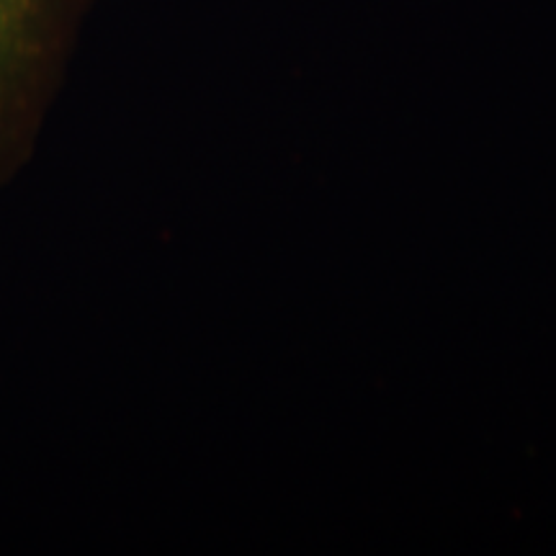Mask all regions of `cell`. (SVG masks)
I'll list each match as a JSON object with an SVG mask.
<instances>
[{
	"mask_svg": "<svg viewBox=\"0 0 556 556\" xmlns=\"http://www.w3.org/2000/svg\"><path fill=\"white\" fill-rule=\"evenodd\" d=\"M86 0H0V186L29 163Z\"/></svg>",
	"mask_w": 556,
	"mask_h": 556,
	"instance_id": "obj_1",
	"label": "cell"
}]
</instances>
